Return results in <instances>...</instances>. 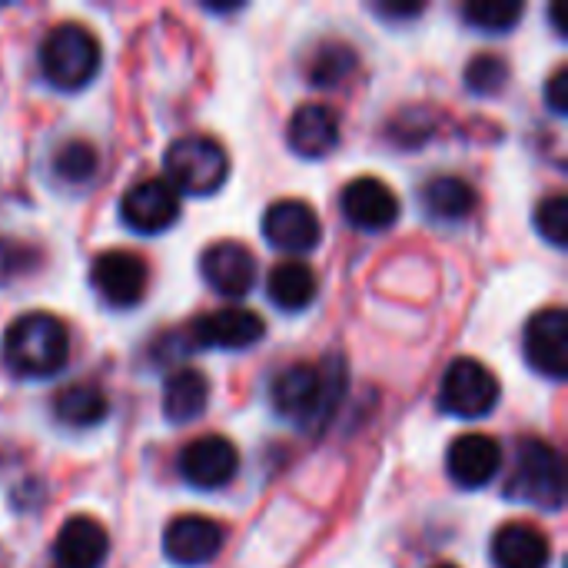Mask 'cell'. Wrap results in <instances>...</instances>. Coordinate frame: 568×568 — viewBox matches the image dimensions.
I'll return each mask as SVG.
<instances>
[{"label": "cell", "mask_w": 568, "mask_h": 568, "mask_svg": "<svg viewBox=\"0 0 568 568\" xmlns=\"http://www.w3.org/2000/svg\"><path fill=\"white\" fill-rule=\"evenodd\" d=\"M446 469L456 486L463 489H483L489 486L503 469V446L486 433H463L449 443Z\"/></svg>", "instance_id": "16"}, {"label": "cell", "mask_w": 568, "mask_h": 568, "mask_svg": "<svg viewBox=\"0 0 568 568\" xmlns=\"http://www.w3.org/2000/svg\"><path fill=\"white\" fill-rule=\"evenodd\" d=\"M316 293H320V280H316L313 266H306L303 260H286V263L273 266V273L266 280V296L283 313H303L306 306H313Z\"/></svg>", "instance_id": "21"}, {"label": "cell", "mask_w": 568, "mask_h": 568, "mask_svg": "<svg viewBox=\"0 0 568 568\" xmlns=\"http://www.w3.org/2000/svg\"><path fill=\"white\" fill-rule=\"evenodd\" d=\"M226 532L206 516H176L163 532V556L176 566H206L220 556Z\"/></svg>", "instance_id": "15"}, {"label": "cell", "mask_w": 568, "mask_h": 568, "mask_svg": "<svg viewBox=\"0 0 568 568\" xmlns=\"http://www.w3.org/2000/svg\"><path fill=\"white\" fill-rule=\"evenodd\" d=\"M166 183L176 193L190 196H213L230 180V156L223 143L206 133H186L173 140L163 153Z\"/></svg>", "instance_id": "4"}, {"label": "cell", "mask_w": 568, "mask_h": 568, "mask_svg": "<svg viewBox=\"0 0 568 568\" xmlns=\"http://www.w3.org/2000/svg\"><path fill=\"white\" fill-rule=\"evenodd\" d=\"M499 396H503V386H499L496 373L473 356L453 359L439 383V406H443V413H449L456 419L489 416L496 409Z\"/></svg>", "instance_id": "6"}, {"label": "cell", "mask_w": 568, "mask_h": 568, "mask_svg": "<svg viewBox=\"0 0 568 568\" xmlns=\"http://www.w3.org/2000/svg\"><path fill=\"white\" fill-rule=\"evenodd\" d=\"M509 83V63L496 53H479L466 67V87L476 97H496Z\"/></svg>", "instance_id": "27"}, {"label": "cell", "mask_w": 568, "mask_h": 568, "mask_svg": "<svg viewBox=\"0 0 568 568\" xmlns=\"http://www.w3.org/2000/svg\"><path fill=\"white\" fill-rule=\"evenodd\" d=\"M353 67H356V50L339 40H326L310 53L306 77L313 87H336L353 73Z\"/></svg>", "instance_id": "24"}, {"label": "cell", "mask_w": 568, "mask_h": 568, "mask_svg": "<svg viewBox=\"0 0 568 568\" xmlns=\"http://www.w3.org/2000/svg\"><path fill=\"white\" fill-rule=\"evenodd\" d=\"M240 473V453L226 436H200L180 453V476L196 489H223Z\"/></svg>", "instance_id": "12"}, {"label": "cell", "mask_w": 568, "mask_h": 568, "mask_svg": "<svg viewBox=\"0 0 568 568\" xmlns=\"http://www.w3.org/2000/svg\"><path fill=\"white\" fill-rule=\"evenodd\" d=\"M146 263L130 250H106L90 266V283L103 296V303L116 310H130L146 293Z\"/></svg>", "instance_id": "8"}, {"label": "cell", "mask_w": 568, "mask_h": 568, "mask_svg": "<svg viewBox=\"0 0 568 568\" xmlns=\"http://www.w3.org/2000/svg\"><path fill=\"white\" fill-rule=\"evenodd\" d=\"M53 173L63 183H87L97 173V150L87 140H67L53 153Z\"/></svg>", "instance_id": "26"}, {"label": "cell", "mask_w": 568, "mask_h": 568, "mask_svg": "<svg viewBox=\"0 0 568 568\" xmlns=\"http://www.w3.org/2000/svg\"><path fill=\"white\" fill-rule=\"evenodd\" d=\"M120 220L140 236H156L180 220V193L163 176L140 180L120 196Z\"/></svg>", "instance_id": "7"}, {"label": "cell", "mask_w": 568, "mask_h": 568, "mask_svg": "<svg viewBox=\"0 0 568 568\" xmlns=\"http://www.w3.org/2000/svg\"><path fill=\"white\" fill-rule=\"evenodd\" d=\"M263 236L283 253H310L323 240V223L316 210L303 200H276L263 213Z\"/></svg>", "instance_id": "11"}, {"label": "cell", "mask_w": 568, "mask_h": 568, "mask_svg": "<svg viewBox=\"0 0 568 568\" xmlns=\"http://www.w3.org/2000/svg\"><path fill=\"white\" fill-rule=\"evenodd\" d=\"M110 556V536L93 516H70L53 539L57 568H100Z\"/></svg>", "instance_id": "18"}, {"label": "cell", "mask_w": 568, "mask_h": 568, "mask_svg": "<svg viewBox=\"0 0 568 568\" xmlns=\"http://www.w3.org/2000/svg\"><path fill=\"white\" fill-rule=\"evenodd\" d=\"M30 263H33V250L10 243V240H0V283L20 276L23 270H33Z\"/></svg>", "instance_id": "29"}, {"label": "cell", "mask_w": 568, "mask_h": 568, "mask_svg": "<svg viewBox=\"0 0 568 568\" xmlns=\"http://www.w3.org/2000/svg\"><path fill=\"white\" fill-rule=\"evenodd\" d=\"M526 363L549 379L568 376V316L566 310L549 306L536 313L526 326Z\"/></svg>", "instance_id": "13"}, {"label": "cell", "mask_w": 568, "mask_h": 568, "mask_svg": "<svg viewBox=\"0 0 568 568\" xmlns=\"http://www.w3.org/2000/svg\"><path fill=\"white\" fill-rule=\"evenodd\" d=\"M70 359V333L53 313H23L3 333V363L20 379H50Z\"/></svg>", "instance_id": "2"}, {"label": "cell", "mask_w": 568, "mask_h": 568, "mask_svg": "<svg viewBox=\"0 0 568 568\" xmlns=\"http://www.w3.org/2000/svg\"><path fill=\"white\" fill-rule=\"evenodd\" d=\"M206 403H210L206 373H200L193 366H183V369L166 376V383H163V416H166V423L186 426V423H193V419H200L206 413Z\"/></svg>", "instance_id": "20"}, {"label": "cell", "mask_w": 568, "mask_h": 568, "mask_svg": "<svg viewBox=\"0 0 568 568\" xmlns=\"http://www.w3.org/2000/svg\"><path fill=\"white\" fill-rule=\"evenodd\" d=\"M436 568H456V566H436Z\"/></svg>", "instance_id": "32"}, {"label": "cell", "mask_w": 568, "mask_h": 568, "mask_svg": "<svg viewBox=\"0 0 568 568\" xmlns=\"http://www.w3.org/2000/svg\"><path fill=\"white\" fill-rule=\"evenodd\" d=\"M536 230L542 233V240H549L552 246H566L568 243V200L566 193H552L536 206Z\"/></svg>", "instance_id": "28"}, {"label": "cell", "mask_w": 568, "mask_h": 568, "mask_svg": "<svg viewBox=\"0 0 568 568\" xmlns=\"http://www.w3.org/2000/svg\"><path fill=\"white\" fill-rule=\"evenodd\" d=\"M106 413H110V403L97 383H70L53 396V416L73 429L100 426L106 419Z\"/></svg>", "instance_id": "22"}, {"label": "cell", "mask_w": 568, "mask_h": 568, "mask_svg": "<svg viewBox=\"0 0 568 568\" xmlns=\"http://www.w3.org/2000/svg\"><path fill=\"white\" fill-rule=\"evenodd\" d=\"M200 273L206 286L216 290L220 296L243 300L256 283V256L250 253V246L236 240H220L200 253Z\"/></svg>", "instance_id": "10"}, {"label": "cell", "mask_w": 568, "mask_h": 568, "mask_svg": "<svg viewBox=\"0 0 568 568\" xmlns=\"http://www.w3.org/2000/svg\"><path fill=\"white\" fill-rule=\"evenodd\" d=\"M423 10H426L423 0H383V3H376V13L393 17V20H409V17H419Z\"/></svg>", "instance_id": "31"}, {"label": "cell", "mask_w": 568, "mask_h": 568, "mask_svg": "<svg viewBox=\"0 0 568 568\" xmlns=\"http://www.w3.org/2000/svg\"><path fill=\"white\" fill-rule=\"evenodd\" d=\"M343 389H346V373L339 359H336V369H329V363L326 366L293 363L273 379L270 399L283 419L296 426H323L329 423Z\"/></svg>", "instance_id": "1"}, {"label": "cell", "mask_w": 568, "mask_h": 568, "mask_svg": "<svg viewBox=\"0 0 568 568\" xmlns=\"http://www.w3.org/2000/svg\"><path fill=\"white\" fill-rule=\"evenodd\" d=\"M546 103L552 113H568V67H559L546 83Z\"/></svg>", "instance_id": "30"}, {"label": "cell", "mask_w": 568, "mask_h": 568, "mask_svg": "<svg viewBox=\"0 0 568 568\" xmlns=\"http://www.w3.org/2000/svg\"><path fill=\"white\" fill-rule=\"evenodd\" d=\"M523 0H469L463 7V20L483 33H506L523 20Z\"/></svg>", "instance_id": "25"}, {"label": "cell", "mask_w": 568, "mask_h": 568, "mask_svg": "<svg viewBox=\"0 0 568 568\" xmlns=\"http://www.w3.org/2000/svg\"><path fill=\"white\" fill-rule=\"evenodd\" d=\"M266 336V323L253 310L226 306L200 316L190 326V346L193 349H250Z\"/></svg>", "instance_id": "9"}, {"label": "cell", "mask_w": 568, "mask_h": 568, "mask_svg": "<svg viewBox=\"0 0 568 568\" xmlns=\"http://www.w3.org/2000/svg\"><path fill=\"white\" fill-rule=\"evenodd\" d=\"M423 206L436 220H466L479 206V193L463 176H436L423 186Z\"/></svg>", "instance_id": "23"}, {"label": "cell", "mask_w": 568, "mask_h": 568, "mask_svg": "<svg viewBox=\"0 0 568 568\" xmlns=\"http://www.w3.org/2000/svg\"><path fill=\"white\" fill-rule=\"evenodd\" d=\"M493 562L496 568H549L552 546L542 529L532 523H506L493 536Z\"/></svg>", "instance_id": "19"}, {"label": "cell", "mask_w": 568, "mask_h": 568, "mask_svg": "<svg viewBox=\"0 0 568 568\" xmlns=\"http://www.w3.org/2000/svg\"><path fill=\"white\" fill-rule=\"evenodd\" d=\"M103 50L97 33H90L83 23H57L43 43H40V73L53 90L77 93L90 87L100 73Z\"/></svg>", "instance_id": "3"}, {"label": "cell", "mask_w": 568, "mask_h": 568, "mask_svg": "<svg viewBox=\"0 0 568 568\" xmlns=\"http://www.w3.org/2000/svg\"><path fill=\"white\" fill-rule=\"evenodd\" d=\"M343 216L366 233H383L399 220V196L393 193L389 183H383L379 176H356L346 183L343 196Z\"/></svg>", "instance_id": "14"}, {"label": "cell", "mask_w": 568, "mask_h": 568, "mask_svg": "<svg viewBox=\"0 0 568 568\" xmlns=\"http://www.w3.org/2000/svg\"><path fill=\"white\" fill-rule=\"evenodd\" d=\"M343 136V120L329 103H303L290 116L286 126V143L296 156L303 160H323L339 146Z\"/></svg>", "instance_id": "17"}, {"label": "cell", "mask_w": 568, "mask_h": 568, "mask_svg": "<svg viewBox=\"0 0 568 568\" xmlns=\"http://www.w3.org/2000/svg\"><path fill=\"white\" fill-rule=\"evenodd\" d=\"M506 496L529 503L536 509H549V513L562 509L566 473H562L559 453L546 439L529 436L519 443V456H516V469H513V479L506 486Z\"/></svg>", "instance_id": "5"}]
</instances>
